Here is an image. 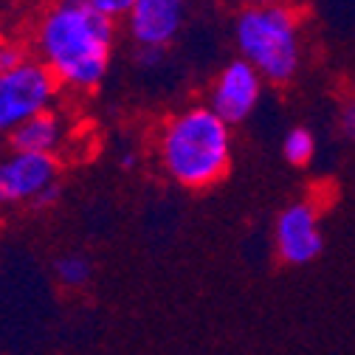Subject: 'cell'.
I'll return each instance as SVG.
<instances>
[{
  "label": "cell",
  "mask_w": 355,
  "mask_h": 355,
  "mask_svg": "<svg viewBox=\"0 0 355 355\" xmlns=\"http://www.w3.org/2000/svg\"><path fill=\"white\" fill-rule=\"evenodd\" d=\"M243 3H245V9H254V6H268L271 0H243Z\"/></svg>",
  "instance_id": "obj_18"
},
{
  "label": "cell",
  "mask_w": 355,
  "mask_h": 355,
  "mask_svg": "<svg viewBox=\"0 0 355 355\" xmlns=\"http://www.w3.org/2000/svg\"><path fill=\"white\" fill-rule=\"evenodd\" d=\"M277 254L291 265H307L322 254V229L310 203H293L277 217Z\"/></svg>",
  "instance_id": "obj_8"
},
{
  "label": "cell",
  "mask_w": 355,
  "mask_h": 355,
  "mask_svg": "<svg viewBox=\"0 0 355 355\" xmlns=\"http://www.w3.org/2000/svg\"><path fill=\"white\" fill-rule=\"evenodd\" d=\"M87 3H91L94 9H99V12H102L105 17H110V20H124L136 0H87Z\"/></svg>",
  "instance_id": "obj_13"
},
{
  "label": "cell",
  "mask_w": 355,
  "mask_h": 355,
  "mask_svg": "<svg viewBox=\"0 0 355 355\" xmlns=\"http://www.w3.org/2000/svg\"><path fill=\"white\" fill-rule=\"evenodd\" d=\"M60 184V158L6 150L0 155V206H28Z\"/></svg>",
  "instance_id": "obj_5"
},
{
  "label": "cell",
  "mask_w": 355,
  "mask_h": 355,
  "mask_svg": "<svg viewBox=\"0 0 355 355\" xmlns=\"http://www.w3.org/2000/svg\"><path fill=\"white\" fill-rule=\"evenodd\" d=\"M282 153H285V158H288L293 166H304L310 158H313V153H316L313 132L304 130V127L288 130V136H285V141H282Z\"/></svg>",
  "instance_id": "obj_11"
},
{
  "label": "cell",
  "mask_w": 355,
  "mask_h": 355,
  "mask_svg": "<svg viewBox=\"0 0 355 355\" xmlns=\"http://www.w3.org/2000/svg\"><path fill=\"white\" fill-rule=\"evenodd\" d=\"M139 161H141V158H139V153H136V150H124V153L119 155V166H121V169H127V172H130V169H136V166H139Z\"/></svg>",
  "instance_id": "obj_17"
},
{
  "label": "cell",
  "mask_w": 355,
  "mask_h": 355,
  "mask_svg": "<svg viewBox=\"0 0 355 355\" xmlns=\"http://www.w3.org/2000/svg\"><path fill=\"white\" fill-rule=\"evenodd\" d=\"M57 96V79L37 57L15 71L0 73V139H9L20 124L34 119L37 113L51 110Z\"/></svg>",
  "instance_id": "obj_4"
},
{
  "label": "cell",
  "mask_w": 355,
  "mask_h": 355,
  "mask_svg": "<svg viewBox=\"0 0 355 355\" xmlns=\"http://www.w3.org/2000/svg\"><path fill=\"white\" fill-rule=\"evenodd\" d=\"M341 130L347 132V139L355 141V99L347 102V107H344V113H341Z\"/></svg>",
  "instance_id": "obj_16"
},
{
  "label": "cell",
  "mask_w": 355,
  "mask_h": 355,
  "mask_svg": "<svg viewBox=\"0 0 355 355\" xmlns=\"http://www.w3.org/2000/svg\"><path fill=\"white\" fill-rule=\"evenodd\" d=\"M54 274H57V279L65 288L76 291V288H85L87 282H91V274L94 271H91V262H87L82 254H65V257L57 259Z\"/></svg>",
  "instance_id": "obj_10"
},
{
  "label": "cell",
  "mask_w": 355,
  "mask_h": 355,
  "mask_svg": "<svg viewBox=\"0 0 355 355\" xmlns=\"http://www.w3.org/2000/svg\"><path fill=\"white\" fill-rule=\"evenodd\" d=\"M68 139V127L60 110H46L20 124L6 139V147L15 153H34V155H57Z\"/></svg>",
  "instance_id": "obj_9"
},
{
  "label": "cell",
  "mask_w": 355,
  "mask_h": 355,
  "mask_svg": "<svg viewBox=\"0 0 355 355\" xmlns=\"http://www.w3.org/2000/svg\"><path fill=\"white\" fill-rule=\"evenodd\" d=\"M34 54H28V49L17 46V42H9V40H0V73L6 71H15L20 68L23 62H28Z\"/></svg>",
  "instance_id": "obj_12"
},
{
  "label": "cell",
  "mask_w": 355,
  "mask_h": 355,
  "mask_svg": "<svg viewBox=\"0 0 355 355\" xmlns=\"http://www.w3.org/2000/svg\"><path fill=\"white\" fill-rule=\"evenodd\" d=\"M155 155L178 187L209 189L232 166V127L209 105H187L161 121Z\"/></svg>",
  "instance_id": "obj_2"
},
{
  "label": "cell",
  "mask_w": 355,
  "mask_h": 355,
  "mask_svg": "<svg viewBox=\"0 0 355 355\" xmlns=\"http://www.w3.org/2000/svg\"><path fill=\"white\" fill-rule=\"evenodd\" d=\"M262 96V76L259 71L245 62V60H232L223 71L217 73V79L211 82V91H209V107L223 119L229 127L245 121Z\"/></svg>",
  "instance_id": "obj_7"
},
{
  "label": "cell",
  "mask_w": 355,
  "mask_h": 355,
  "mask_svg": "<svg viewBox=\"0 0 355 355\" xmlns=\"http://www.w3.org/2000/svg\"><path fill=\"white\" fill-rule=\"evenodd\" d=\"M234 42L240 60L268 82H291L299 71V23L282 3L243 9L234 20Z\"/></svg>",
  "instance_id": "obj_3"
},
{
  "label": "cell",
  "mask_w": 355,
  "mask_h": 355,
  "mask_svg": "<svg viewBox=\"0 0 355 355\" xmlns=\"http://www.w3.org/2000/svg\"><path fill=\"white\" fill-rule=\"evenodd\" d=\"M34 57L60 87L91 94L105 82L116 51V20L87 0H51L34 26Z\"/></svg>",
  "instance_id": "obj_1"
},
{
  "label": "cell",
  "mask_w": 355,
  "mask_h": 355,
  "mask_svg": "<svg viewBox=\"0 0 355 355\" xmlns=\"http://www.w3.org/2000/svg\"><path fill=\"white\" fill-rule=\"evenodd\" d=\"M132 57H136V62L144 65V68H155V65H161L164 51H158V49H136Z\"/></svg>",
  "instance_id": "obj_15"
},
{
  "label": "cell",
  "mask_w": 355,
  "mask_h": 355,
  "mask_svg": "<svg viewBox=\"0 0 355 355\" xmlns=\"http://www.w3.org/2000/svg\"><path fill=\"white\" fill-rule=\"evenodd\" d=\"M189 0H136L124 17L132 49L166 51L184 31Z\"/></svg>",
  "instance_id": "obj_6"
},
{
  "label": "cell",
  "mask_w": 355,
  "mask_h": 355,
  "mask_svg": "<svg viewBox=\"0 0 355 355\" xmlns=\"http://www.w3.org/2000/svg\"><path fill=\"white\" fill-rule=\"evenodd\" d=\"M62 198V184H54V187H49L46 192H42L34 203H31V209H37V211H42V209H51V206H57V200Z\"/></svg>",
  "instance_id": "obj_14"
}]
</instances>
